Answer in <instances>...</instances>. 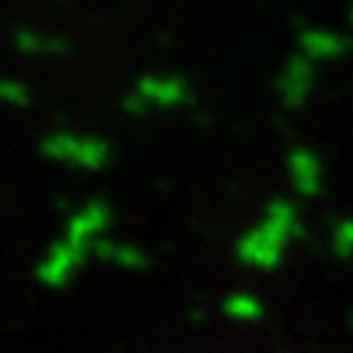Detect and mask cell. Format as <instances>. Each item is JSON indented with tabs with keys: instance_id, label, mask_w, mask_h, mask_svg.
<instances>
[{
	"instance_id": "obj_4",
	"label": "cell",
	"mask_w": 353,
	"mask_h": 353,
	"mask_svg": "<svg viewBox=\"0 0 353 353\" xmlns=\"http://www.w3.org/2000/svg\"><path fill=\"white\" fill-rule=\"evenodd\" d=\"M0 103H6V106H28L31 103L28 86L14 81V78H0Z\"/></svg>"
},
{
	"instance_id": "obj_3",
	"label": "cell",
	"mask_w": 353,
	"mask_h": 353,
	"mask_svg": "<svg viewBox=\"0 0 353 353\" xmlns=\"http://www.w3.org/2000/svg\"><path fill=\"white\" fill-rule=\"evenodd\" d=\"M14 45H17L20 53H28V56H64L70 50L67 39L45 37V34H37V31H17Z\"/></svg>"
},
{
	"instance_id": "obj_2",
	"label": "cell",
	"mask_w": 353,
	"mask_h": 353,
	"mask_svg": "<svg viewBox=\"0 0 353 353\" xmlns=\"http://www.w3.org/2000/svg\"><path fill=\"white\" fill-rule=\"evenodd\" d=\"M137 92L159 109H175L192 101L190 83L181 75H145L137 83Z\"/></svg>"
},
{
	"instance_id": "obj_1",
	"label": "cell",
	"mask_w": 353,
	"mask_h": 353,
	"mask_svg": "<svg viewBox=\"0 0 353 353\" xmlns=\"http://www.w3.org/2000/svg\"><path fill=\"white\" fill-rule=\"evenodd\" d=\"M42 156L61 161V164H75L81 170H101L112 159V145L101 137H81L70 131H56L42 139L39 145Z\"/></svg>"
},
{
	"instance_id": "obj_5",
	"label": "cell",
	"mask_w": 353,
	"mask_h": 353,
	"mask_svg": "<svg viewBox=\"0 0 353 353\" xmlns=\"http://www.w3.org/2000/svg\"><path fill=\"white\" fill-rule=\"evenodd\" d=\"M123 109H125L128 114H134V117H142V114H148L150 103H148V101L134 90L131 95H125V98H123Z\"/></svg>"
}]
</instances>
